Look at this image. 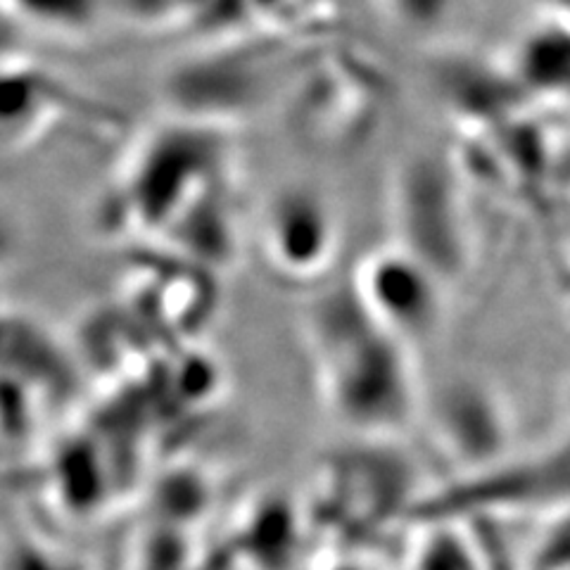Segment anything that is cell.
Wrapping results in <instances>:
<instances>
[{
    "mask_svg": "<svg viewBox=\"0 0 570 570\" xmlns=\"http://www.w3.org/2000/svg\"><path fill=\"white\" fill-rule=\"evenodd\" d=\"M307 341L328 412L350 431L390 435L414 421L412 347L371 316L352 283L309 307Z\"/></svg>",
    "mask_w": 570,
    "mask_h": 570,
    "instance_id": "6da1fadb",
    "label": "cell"
},
{
    "mask_svg": "<svg viewBox=\"0 0 570 570\" xmlns=\"http://www.w3.org/2000/svg\"><path fill=\"white\" fill-rule=\"evenodd\" d=\"M352 288L371 316L409 347L433 337L444 318L448 281L400 243L368 255Z\"/></svg>",
    "mask_w": 570,
    "mask_h": 570,
    "instance_id": "7a4b0ae2",
    "label": "cell"
},
{
    "mask_svg": "<svg viewBox=\"0 0 570 570\" xmlns=\"http://www.w3.org/2000/svg\"><path fill=\"white\" fill-rule=\"evenodd\" d=\"M259 249L269 269L285 281H318L335 264L341 228L318 193L291 188L266 207L259 224Z\"/></svg>",
    "mask_w": 570,
    "mask_h": 570,
    "instance_id": "3957f363",
    "label": "cell"
}]
</instances>
